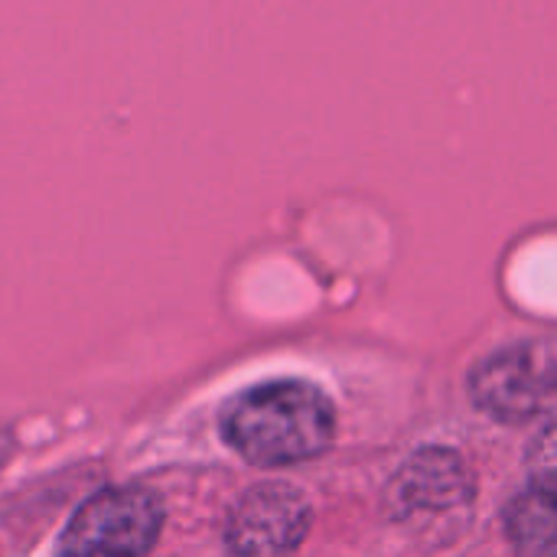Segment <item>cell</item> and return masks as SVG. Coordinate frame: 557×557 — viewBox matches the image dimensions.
<instances>
[{"label": "cell", "instance_id": "1", "mask_svg": "<svg viewBox=\"0 0 557 557\" xmlns=\"http://www.w3.org/2000/svg\"><path fill=\"white\" fill-rule=\"evenodd\" d=\"M336 414L330 398L297 379L264 382L228 401L222 411L225 444L248 463L274 470L313 460L330 450Z\"/></svg>", "mask_w": 557, "mask_h": 557}, {"label": "cell", "instance_id": "2", "mask_svg": "<svg viewBox=\"0 0 557 557\" xmlns=\"http://www.w3.org/2000/svg\"><path fill=\"white\" fill-rule=\"evenodd\" d=\"M476 408L506 424H525L557 408V339H525L486 356L470 375Z\"/></svg>", "mask_w": 557, "mask_h": 557}, {"label": "cell", "instance_id": "3", "mask_svg": "<svg viewBox=\"0 0 557 557\" xmlns=\"http://www.w3.org/2000/svg\"><path fill=\"white\" fill-rule=\"evenodd\" d=\"M163 529V506L144 486L91 496L65 525L55 557H147Z\"/></svg>", "mask_w": 557, "mask_h": 557}, {"label": "cell", "instance_id": "4", "mask_svg": "<svg viewBox=\"0 0 557 557\" xmlns=\"http://www.w3.org/2000/svg\"><path fill=\"white\" fill-rule=\"evenodd\" d=\"M310 503L287 483L248 490L225 525V542L235 557H290L310 532Z\"/></svg>", "mask_w": 557, "mask_h": 557}, {"label": "cell", "instance_id": "5", "mask_svg": "<svg viewBox=\"0 0 557 557\" xmlns=\"http://www.w3.org/2000/svg\"><path fill=\"white\" fill-rule=\"evenodd\" d=\"M473 480L467 463L450 450H421L414 460H408L395 483H392V509L408 516L424 512H447L454 506L470 503Z\"/></svg>", "mask_w": 557, "mask_h": 557}, {"label": "cell", "instance_id": "6", "mask_svg": "<svg viewBox=\"0 0 557 557\" xmlns=\"http://www.w3.org/2000/svg\"><path fill=\"white\" fill-rule=\"evenodd\" d=\"M509 542L519 557H557V503L535 490L519 496L506 512Z\"/></svg>", "mask_w": 557, "mask_h": 557}, {"label": "cell", "instance_id": "7", "mask_svg": "<svg viewBox=\"0 0 557 557\" xmlns=\"http://www.w3.org/2000/svg\"><path fill=\"white\" fill-rule=\"evenodd\" d=\"M529 476L539 496L557 503V421L548 424L529 447Z\"/></svg>", "mask_w": 557, "mask_h": 557}]
</instances>
